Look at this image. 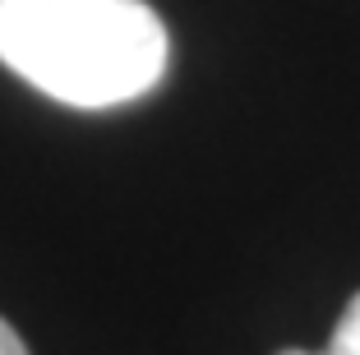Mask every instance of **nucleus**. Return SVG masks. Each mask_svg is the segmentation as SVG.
<instances>
[{
  "instance_id": "3",
  "label": "nucleus",
  "mask_w": 360,
  "mask_h": 355,
  "mask_svg": "<svg viewBox=\"0 0 360 355\" xmlns=\"http://www.w3.org/2000/svg\"><path fill=\"white\" fill-rule=\"evenodd\" d=\"M0 355H28V346H23V337L14 333L5 318H0Z\"/></svg>"
},
{
  "instance_id": "1",
  "label": "nucleus",
  "mask_w": 360,
  "mask_h": 355,
  "mask_svg": "<svg viewBox=\"0 0 360 355\" xmlns=\"http://www.w3.org/2000/svg\"><path fill=\"white\" fill-rule=\"evenodd\" d=\"M167 60V23L143 0H0V65L65 106L148 97Z\"/></svg>"
},
{
  "instance_id": "2",
  "label": "nucleus",
  "mask_w": 360,
  "mask_h": 355,
  "mask_svg": "<svg viewBox=\"0 0 360 355\" xmlns=\"http://www.w3.org/2000/svg\"><path fill=\"white\" fill-rule=\"evenodd\" d=\"M277 355H309V351H277ZM319 355H360V291L347 300L338 328H333L328 351H319Z\"/></svg>"
}]
</instances>
